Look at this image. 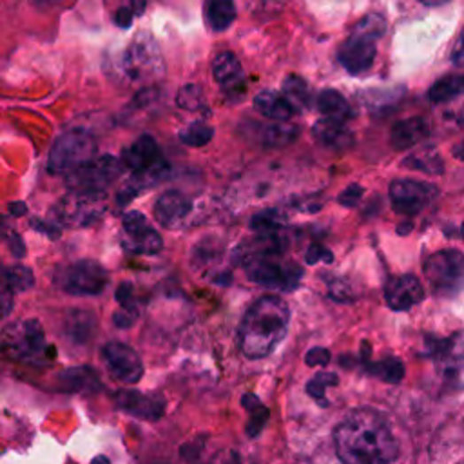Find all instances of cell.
<instances>
[{"label":"cell","mask_w":464,"mask_h":464,"mask_svg":"<svg viewBox=\"0 0 464 464\" xmlns=\"http://www.w3.org/2000/svg\"><path fill=\"white\" fill-rule=\"evenodd\" d=\"M452 62L457 67H464V27H462L460 35L457 36V43L452 50Z\"/></svg>","instance_id":"obj_43"},{"label":"cell","mask_w":464,"mask_h":464,"mask_svg":"<svg viewBox=\"0 0 464 464\" xmlns=\"http://www.w3.org/2000/svg\"><path fill=\"white\" fill-rule=\"evenodd\" d=\"M363 197V187L361 185H351L346 187L339 195V204L344 207H356Z\"/></svg>","instance_id":"obj_38"},{"label":"cell","mask_w":464,"mask_h":464,"mask_svg":"<svg viewBox=\"0 0 464 464\" xmlns=\"http://www.w3.org/2000/svg\"><path fill=\"white\" fill-rule=\"evenodd\" d=\"M313 136L316 138L318 143H321L327 149L332 151H346L351 149L354 143V135L344 124L323 119L318 120L313 128Z\"/></svg>","instance_id":"obj_21"},{"label":"cell","mask_w":464,"mask_h":464,"mask_svg":"<svg viewBox=\"0 0 464 464\" xmlns=\"http://www.w3.org/2000/svg\"><path fill=\"white\" fill-rule=\"evenodd\" d=\"M107 211L104 192H84L71 190L53 209V218L62 227L81 228L91 227Z\"/></svg>","instance_id":"obj_8"},{"label":"cell","mask_w":464,"mask_h":464,"mask_svg":"<svg viewBox=\"0 0 464 464\" xmlns=\"http://www.w3.org/2000/svg\"><path fill=\"white\" fill-rule=\"evenodd\" d=\"M10 211H12V214L15 218H20V216H24L27 213V207L22 202H17V204H10Z\"/></svg>","instance_id":"obj_47"},{"label":"cell","mask_w":464,"mask_h":464,"mask_svg":"<svg viewBox=\"0 0 464 464\" xmlns=\"http://www.w3.org/2000/svg\"><path fill=\"white\" fill-rule=\"evenodd\" d=\"M316 105H318V111L325 116V119H330V120H336V122H341V124H346L348 120L352 119L351 104L346 102V98L341 93H337L334 89L321 91L318 95Z\"/></svg>","instance_id":"obj_25"},{"label":"cell","mask_w":464,"mask_h":464,"mask_svg":"<svg viewBox=\"0 0 464 464\" xmlns=\"http://www.w3.org/2000/svg\"><path fill=\"white\" fill-rule=\"evenodd\" d=\"M97 157V140L82 129L60 135L50 151L48 169L53 174H69Z\"/></svg>","instance_id":"obj_6"},{"label":"cell","mask_w":464,"mask_h":464,"mask_svg":"<svg viewBox=\"0 0 464 464\" xmlns=\"http://www.w3.org/2000/svg\"><path fill=\"white\" fill-rule=\"evenodd\" d=\"M282 95L294 107L296 112L306 109L308 105H311V100H313L311 98V89H308L306 82L303 79H299V76H296V74H289L287 79L283 81Z\"/></svg>","instance_id":"obj_28"},{"label":"cell","mask_w":464,"mask_h":464,"mask_svg":"<svg viewBox=\"0 0 464 464\" xmlns=\"http://www.w3.org/2000/svg\"><path fill=\"white\" fill-rule=\"evenodd\" d=\"M290 321L289 305L278 296L259 298L240 327V348L249 360H261L275 352L287 336Z\"/></svg>","instance_id":"obj_2"},{"label":"cell","mask_w":464,"mask_h":464,"mask_svg":"<svg viewBox=\"0 0 464 464\" xmlns=\"http://www.w3.org/2000/svg\"><path fill=\"white\" fill-rule=\"evenodd\" d=\"M422 298H424V289L421 282L410 275L396 276L384 285L386 303H389V306L394 308V311H399V313H405L414 305L421 303Z\"/></svg>","instance_id":"obj_16"},{"label":"cell","mask_w":464,"mask_h":464,"mask_svg":"<svg viewBox=\"0 0 464 464\" xmlns=\"http://www.w3.org/2000/svg\"><path fill=\"white\" fill-rule=\"evenodd\" d=\"M403 167L427 173V174H441L445 171V164H443L441 157L437 154V151L429 149V147L412 152L410 157L405 159Z\"/></svg>","instance_id":"obj_26"},{"label":"cell","mask_w":464,"mask_h":464,"mask_svg":"<svg viewBox=\"0 0 464 464\" xmlns=\"http://www.w3.org/2000/svg\"><path fill=\"white\" fill-rule=\"evenodd\" d=\"M133 22H135V13L129 8H126V6H122L119 12L114 13V24L119 26V27H122V29L131 27Z\"/></svg>","instance_id":"obj_42"},{"label":"cell","mask_w":464,"mask_h":464,"mask_svg":"<svg viewBox=\"0 0 464 464\" xmlns=\"http://www.w3.org/2000/svg\"><path fill=\"white\" fill-rule=\"evenodd\" d=\"M58 391L67 394H95L100 391V375L93 367H73L57 375Z\"/></svg>","instance_id":"obj_18"},{"label":"cell","mask_w":464,"mask_h":464,"mask_svg":"<svg viewBox=\"0 0 464 464\" xmlns=\"http://www.w3.org/2000/svg\"><path fill=\"white\" fill-rule=\"evenodd\" d=\"M261 133H259V138H261V143L267 145V147H285V145H290L298 135H299V129L296 126H290V124H275V126H259Z\"/></svg>","instance_id":"obj_29"},{"label":"cell","mask_w":464,"mask_h":464,"mask_svg":"<svg viewBox=\"0 0 464 464\" xmlns=\"http://www.w3.org/2000/svg\"><path fill=\"white\" fill-rule=\"evenodd\" d=\"M429 135H430V124L424 119L415 116V119L401 120L392 128L391 143L398 151H406L421 143Z\"/></svg>","instance_id":"obj_22"},{"label":"cell","mask_w":464,"mask_h":464,"mask_svg":"<svg viewBox=\"0 0 464 464\" xmlns=\"http://www.w3.org/2000/svg\"><path fill=\"white\" fill-rule=\"evenodd\" d=\"M334 445L343 464H392L398 457L396 437L374 410L346 415L334 432Z\"/></svg>","instance_id":"obj_1"},{"label":"cell","mask_w":464,"mask_h":464,"mask_svg":"<svg viewBox=\"0 0 464 464\" xmlns=\"http://www.w3.org/2000/svg\"><path fill=\"white\" fill-rule=\"evenodd\" d=\"M263 3H265V4H270V3H278V4H282V0H263Z\"/></svg>","instance_id":"obj_51"},{"label":"cell","mask_w":464,"mask_h":464,"mask_svg":"<svg viewBox=\"0 0 464 464\" xmlns=\"http://www.w3.org/2000/svg\"><path fill=\"white\" fill-rule=\"evenodd\" d=\"M91 464H111V462H109V459H107L105 455H97V457L91 460Z\"/></svg>","instance_id":"obj_50"},{"label":"cell","mask_w":464,"mask_h":464,"mask_svg":"<svg viewBox=\"0 0 464 464\" xmlns=\"http://www.w3.org/2000/svg\"><path fill=\"white\" fill-rule=\"evenodd\" d=\"M60 3H62V0H33V4L38 10H51V8H55Z\"/></svg>","instance_id":"obj_46"},{"label":"cell","mask_w":464,"mask_h":464,"mask_svg":"<svg viewBox=\"0 0 464 464\" xmlns=\"http://www.w3.org/2000/svg\"><path fill=\"white\" fill-rule=\"evenodd\" d=\"M453 157L455 159H459L460 162H464V142H460V143H457L455 147H453Z\"/></svg>","instance_id":"obj_48"},{"label":"cell","mask_w":464,"mask_h":464,"mask_svg":"<svg viewBox=\"0 0 464 464\" xmlns=\"http://www.w3.org/2000/svg\"><path fill=\"white\" fill-rule=\"evenodd\" d=\"M133 285L129 282H122L119 287H116V292H114V299L116 303H119L120 306H128V308H133L136 306L135 305V298H133Z\"/></svg>","instance_id":"obj_39"},{"label":"cell","mask_w":464,"mask_h":464,"mask_svg":"<svg viewBox=\"0 0 464 464\" xmlns=\"http://www.w3.org/2000/svg\"><path fill=\"white\" fill-rule=\"evenodd\" d=\"M55 283L69 296H100L109 285V273L97 259H79L60 267Z\"/></svg>","instance_id":"obj_7"},{"label":"cell","mask_w":464,"mask_h":464,"mask_svg":"<svg viewBox=\"0 0 464 464\" xmlns=\"http://www.w3.org/2000/svg\"><path fill=\"white\" fill-rule=\"evenodd\" d=\"M192 211L190 200L180 190H167L154 204V218L166 228L180 227Z\"/></svg>","instance_id":"obj_17"},{"label":"cell","mask_w":464,"mask_h":464,"mask_svg":"<svg viewBox=\"0 0 464 464\" xmlns=\"http://www.w3.org/2000/svg\"><path fill=\"white\" fill-rule=\"evenodd\" d=\"M419 3L424 6H443L448 3V0H419Z\"/></svg>","instance_id":"obj_49"},{"label":"cell","mask_w":464,"mask_h":464,"mask_svg":"<svg viewBox=\"0 0 464 464\" xmlns=\"http://www.w3.org/2000/svg\"><path fill=\"white\" fill-rule=\"evenodd\" d=\"M424 276L439 296L455 294L464 282V256L455 249L434 252L424 261Z\"/></svg>","instance_id":"obj_10"},{"label":"cell","mask_w":464,"mask_h":464,"mask_svg":"<svg viewBox=\"0 0 464 464\" xmlns=\"http://www.w3.org/2000/svg\"><path fill=\"white\" fill-rule=\"evenodd\" d=\"M285 223H287L285 216L275 209L258 213L252 218V228L259 236H282Z\"/></svg>","instance_id":"obj_30"},{"label":"cell","mask_w":464,"mask_h":464,"mask_svg":"<svg viewBox=\"0 0 464 464\" xmlns=\"http://www.w3.org/2000/svg\"><path fill=\"white\" fill-rule=\"evenodd\" d=\"M329 361H330V352L327 348H313V351L306 354V365L311 367H325Z\"/></svg>","instance_id":"obj_40"},{"label":"cell","mask_w":464,"mask_h":464,"mask_svg":"<svg viewBox=\"0 0 464 464\" xmlns=\"http://www.w3.org/2000/svg\"><path fill=\"white\" fill-rule=\"evenodd\" d=\"M122 73L131 82H154L166 71L164 58L157 41L147 33L135 36L120 58Z\"/></svg>","instance_id":"obj_5"},{"label":"cell","mask_w":464,"mask_h":464,"mask_svg":"<svg viewBox=\"0 0 464 464\" xmlns=\"http://www.w3.org/2000/svg\"><path fill=\"white\" fill-rule=\"evenodd\" d=\"M15 306V299H13V294L10 290L6 292H0V320H4L12 314Z\"/></svg>","instance_id":"obj_44"},{"label":"cell","mask_w":464,"mask_h":464,"mask_svg":"<svg viewBox=\"0 0 464 464\" xmlns=\"http://www.w3.org/2000/svg\"><path fill=\"white\" fill-rule=\"evenodd\" d=\"M213 76L214 81L228 93H240V89H245L244 84V71H242V64L236 58L235 53L225 51L220 53L214 60H213Z\"/></svg>","instance_id":"obj_19"},{"label":"cell","mask_w":464,"mask_h":464,"mask_svg":"<svg viewBox=\"0 0 464 464\" xmlns=\"http://www.w3.org/2000/svg\"><path fill=\"white\" fill-rule=\"evenodd\" d=\"M124 6L129 8L135 13V17H140L145 12L147 4H145V0H124Z\"/></svg>","instance_id":"obj_45"},{"label":"cell","mask_w":464,"mask_h":464,"mask_svg":"<svg viewBox=\"0 0 464 464\" xmlns=\"http://www.w3.org/2000/svg\"><path fill=\"white\" fill-rule=\"evenodd\" d=\"M48 343L44 327L38 320L10 323L0 332V356L15 363H43Z\"/></svg>","instance_id":"obj_4"},{"label":"cell","mask_w":464,"mask_h":464,"mask_svg":"<svg viewBox=\"0 0 464 464\" xmlns=\"http://www.w3.org/2000/svg\"><path fill=\"white\" fill-rule=\"evenodd\" d=\"M3 240L6 242L8 249L12 251L13 256L17 258H24L26 256V244L22 242V236L15 230H4L3 232Z\"/></svg>","instance_id":"obj_37"},{"label":"cell","mask_w":464,"mask_h":464,"mask_svg":"<svg viewBox=\"0 0 464 464\" xmlns=\"http://www.w3.org/2000/svg\"><path fill=\"white\" fill-rule=\"evenodd\" d=\"M464 93V76L462 74H448L445 79H439L429 89V100L432 104H446Z\"/></svg>","instance_id":"obj_27"},{"label":"cell","mask_w":464,"mask_h":464,"mask_svg":"<svg viewBox=\"0 0 464 464\" xmlns=\"http://www.w3.org/2000/svg\"><path fill=\"white\" fill-rule=\"evenodd\" d=\"M64 332L74 344H88L98 332V320L91 311L74 308L64 321Z\"/></svg>","instance_id":"obj_20"},{"label":"cell","mask_w":464,"mask_h":464,"mask_svg":"<svg viewBox=\"0 0 464 464\" xmlns=\"http://www.w3.org/2000/svg\"><path fill=\"white\" fill-rule=\"evenodd\" d=\"M337 384V375L336 374H318L311 383H308V394L313 398H316L321 405L325 399V389L327 386H334Z\"/></svg>","instance_id":"obj_35"},{"label":"cell","mask_w":464,"mask_h":464,"mask_svg":"<svg viewBox=\"0 0 464 464\" xmlns=\"http://www.w3.org/2000/svg\"><path fill=\"white\" fill-rule=\"evenodd\" d=\"M384 31L386 22L381 15L374 13L361 19L337 51L339 64L351 74L368 71L377 53V43L383 38Z\"/></svg>","instance_id":"obj_3"},{"label":"cell","mask_w":464,"mask_h":464,"mask_svg":"<svg viewBox=\"0 0 464 464\" xmlns=\"http://www.w3.org/2000/svg\"><path fill=\"white\" fill-rule=\"evenodd\" d=\"M122 164H124V167L131 169L133 173L151 171V169L167 166V162L162 157V151H160L157 140H154L149 135L140 136L128 149H124Z\"/></svg>","instance_id":"obj_15"},{"label":"cell","mask_w":464,"mask_h":464,"mask_svg":"<svg viewBox=\"0 0 464 464\" xmlns=\"http://www.w3.org/2000/svg\"><path fill=\"white\" fill-rule=\"evenodd\" d=\"M254 107L259 114L276 122H287L296 114L294 107L287 102V98L276 91H261L254 98Z\"/></svg>","instance_id":"obj_23"},{"label":"cell","mask_w":464,"mask_h":464,"mask_svg":"<svg viewBox=\"0 0 464 464\" xmlns=\"http://www.w3.org/2000/svg\"><path fill=\"white\" fill-rule=\"evenodd\" d=\"M122 247L138 256H154L162 252L164 240L157 228H152L140 211L126 213L122 220Z\"/></svg>","instance_id":"obj_11"},{"label":"cell","mask_w":464,"mask_h":464,"mask_svg":"<svg viewBox=\"0 0 464 464\" xmlns=\"http://www.w3.org/2000/svg\"><path fill=\"white\" fill-rule=\"evenodd\" d=\"M176 104L185 111H198L205 104V97L200 86L197 84H187L178 91Z\"/></svg>","instance_id":"obj_34"},{"label":"cell","mask_w":464,"mask_h":464,"mask_svg":"<svg viewBox=\"0 0 464 464\" xmlns=\"http://www.w3.org/2000/svg\"><path fill=\"white\" fill-rule=\"evenodd\" d=\"M102 361L109 375L124 384H135L143 377V363L133 346L109 341L102 346Z\"/></svg>","instance_id":"obj_12"},{"label":"cell","mask_w":464,"mask_h":464,"mask_svg":"<svg viewBox=\"0 0 464 464\" xmlns=\"http://www.w3.org/2000/svg\"><path fill=\"white\" fill-rule=\"evenodd\" d=\"M462 238H464V223H462Z\"/></svg>","instance_id":"obj_52"},{"label":"cell","mask_w":464,"mask_h":464,"mask_svg":"<svg viewBox=\"0 0 464 464\" xmlns=\"http://www.w3.org/2000/svg\"><path fill=\"white\" fill-rule=\"evenodd\" d=\"M116 408L143 419V421H159L166 414V399L160 394H147L133 389H124L114 396Z\"/></svg>","instance_id":"obj_14"},{"label":"cell","mask_w":464,"mask_h":464,"mask_svg":"<svg viewBox=\"0 0 464 464\" xmlns=\"http://www.w3.org/2000/svg\"><path fill=\"white\" fill-rule=\"evenodd\" d=\"M138 320V308H128V306H120L119 313L112 314V323L114 327L119 329H131Z\"/></svg>","instance_id":"obj_36"},{"label":"cell","mask_w":464,"mask_h":464,"mask_svg":"<svg viewBox=\"0 0 464 464\" xmlns=\"http://www.w3.org/2000/svg\"><path fill=\"white\" fill-rule=\"evenodd\" d=\"M318 261H332V254H330V251H327L325 247L313 245L311 249H308L306 263H318Z\"/></svg>","instance_id":"obj_41"},{"label":"cell","mask_w":464,"mask_h":464,"mask_svg":"<svg viewBox=\"0 0 464 464\" xmlns=\"http://www.w3.org/2000/svg\"><path fill=\"white\" fill-rule=\"evenodd\" d=\"M204 17L213 31L228 29L238 17L235 0H205Z\"/></svg>","instance_id":"obj_24"},{"label":"cell","mask_w":464,"mask_h":464,"mask_svg":"<svg viewBox=\"0 0 464 464\" xmlns=\"http://www.w3.org/2000/svg\"><path fill=\"white\" fill-rule=\"evenodd\" d=\"M214 136V129L205 122H192L180 131V140L189 147H204Z\"/></svg>","instance_id":"obj_32"},{"label":"cell","mask_w":464,"mask_h":464,"mask_svg":"<svg viewBox=\"0 0 464 464\" xmlns=\"http://www.w3.org/2000/svg\"><path fill=\"white\" fill-rule=\"evenodd\" d=\"M437 197V187L417 180H396L391 185V202L396 213L405 216L419 214Z\"/></svg>","instance_id":"obj_13"},{"label":"cell","mask_w":464,"mask_h":464,"mask_svg":"<svg viewBox=\"0 0 464 464\" xmlns=\"http://www.w3.org/2000/svg\"><path fill=\"white\" fill-rule=\"evenodd\" d=\"M124 171L122 160L104 154V157H95L88 164L81 166L67 174V187L71 190H84V192H104L116 180L120 178Z\"/></svg>","instance_id":"obj_9"},{"label":"cell","mask_w":464,"mask_h":464,"mask_svg":"<svg viewBox=\"0 0 464 464\" xmlns=\"http://www.w3.org/2000/svg\"><path fill=\"white\" fill-rule=\"evenodd\" d=\"M3 280H4L6 289L12 294L26 292V290L33 289V285H35L33 270L29 267H26V265H12V267H8L3 273Z\"/></svg>","instance_id":"obj_31"},{"label":"cell","mask_w":464,"mask_h":464,"mask_svg":"<svg viewBox=\"0 0 464 464\" xmlns=\"http://www.w3.org/2000/svg\"><path fill=\"white\" fill-rule=\"evenodd\" d=\"M368 372L374 375L389 381V383H399L403 379V363L396 358H386L375 365H368Z\"/></svg>","instance_id":"obj_33"}]
</instances>
